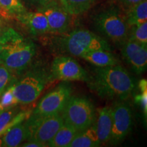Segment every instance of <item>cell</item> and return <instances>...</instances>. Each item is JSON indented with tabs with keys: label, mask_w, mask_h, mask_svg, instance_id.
<instances>
[{
	"label": "cell",
	"mask_w": 147,
	"mask_h": 147,
	"mask_svg": "<svg viewBox=\"0 0 147 147\" xmlns=\"http://www.w3.org/2000/svg\"><path fill=\"white\" fill-rule=\"evenodd\" d=\"M87 82L99 96L107 100H126L136 85L135 79L120 64L95 67Z\"/></svg>",
	"instance_id": "1"
},
{
	"label": "cell",
	"mask_w": 147,
	"mask_h": 147,
	"mask_svg": "<svg viewBox=\"0 0 147 147\" xmlns=\"http://www.w3.org/2000/svg\"><path fill=\"white\" fill-rule=\"evenodd\" d=\"M1 34L5 42L1 54V63L14 76L22 74L30 67L36 54V45L11 27L3 29Z\"/></svg>",
	"instance_id": "2"
},
{
	"label": "cell",
	"mask_w": 147,
	"mask_h": 147,
	"mask_svg": "<svg viewBox=\"0 0 147 147\" xmlns=\"http://www.w3.org/2000/svg\"><path fill=\"white\" fill-rule=\"evenodd\" d=\"M57 47L66 54L80 57L97 50L111 51L109 43L102 37L87 29H76L55 40Z\"/></svg>",
	"instance_id": "3"
},
{
	"label": "cell",
	"mask_w": 147,
	"mask_h": 147,
	"mask_svg": "<svg viewBox=\"0 0 147 147\" xmlns=\"http://www.w3.org/2000/svg\"><path fill=\"white\" fill-rule=\"evenodd\" d=\"M52 78L51 73L40 65H35L24 71L19 80L12 84L18 104H29L36 101Z\"/></svg>",
	"instance_id": "4"
},
{
	"label": "cell",
	"mask_w": 147,
	"mask_h": 147,
	"mask_svg": "<svg viewBox=\"0 0 147 147\" xmlns=\"http://www.w3.org/2000/svg\"><path fill=\"white\" fill-rule=\"evenodd\" d=\"M93 22L97 32L115 43L122 44L128 39L129 27L125 16L117 7L110 6L97 12Z\"/></svg>",
	"instance_id": "5"
},
{
	"label": "cell",
	"mask_w": 147,
	"mask_h": 147,
	"mask_svg": "<svg viewBox=\"0 0 147 147\" xmlns=\"http://www.w3.org/2000/svg\"><path fill=\"white\" fill-rule=\"evenodd\" d=\"M61 115L65 123L81 132L94 123L96 111L93 103L87 97L71 95Z\"/></svg>",
	"instance_id": "6"
},
{
	"label": "cell",
	"mask_w": 147,
	"mask_h": 147,
	"mask_svg": "<svg viewBox=\"0 0 147 147\" xmlns=\"http://www.w3.org/2000/svg\"><path fill=\"white\" fill-rule=\"evenodd\" d=\"M71 93L72 88L69 83L64 82L59 84L42 97L32 116L40 118L61 114L71 96Z\"/></svg>",
	"instance_id": "7"
},
{
	"label": "cell",
	"mask_w": 147,
	"mask_h": 147,
	"mask_svg": "<svg viewBox=\"0 0 147 147\" xmlns=\"http://www.w3.org/2000/svg\"><path fill=\"white\" fill-rule=\"evenodd\" d=\"M25 122L31 133L29 140L38 141L48 146V143L59 129L64 121L61 114H55L40 118L31 115Z\"/></svg>",
	"instance_id": "8"
},
{
	"label": "cell",
	"mask_w": 147,
	"mask_h": 147,
	"mask_svg": "<svg viewBox=\"0 0 147 147\" xmlns=\"http://www.w3.org/2000/svg\"><path fill=\"white\" fill-rule=\"evenodd\" d=\"M113 125L109 142L118 145L131 130L132 112L130 106L123 100H117L112 106Z\"/></svg>",
	"instance_id": "9"
},
{
	"label": "cell",
	"mask_w": 147,
	"mask_h": 147,
	"mask_svg": "<svg viewBox=\"0 0 147 147\" xmlns=\"http://www.w3.org/2000/svg\"><path fill=\"white\" fill-rule=\"evenodd\" d=\"M51 73L53 78L65 82H87L89 76L77 61L63 55L57 57L53 61Z\"/></svg>",
	"instance_id": "10"
},
{
	"label": "cell",
	"mask_w": 147,
	"mask_h": 147,
	"mask_svg": "<svg viewBox=\"0 0 147 147\" xmlns=\"http://www.w3.org/2000/svg\"><path fill=\"white\" fill-rule=\"evenodd\" d=\"M47 17L49 33L53 34H65L70 28L71 15L63 8L59 1L50 3L37 8Z\"/></svg>",
	"instance_id": "11"
},
{
	"label": "cell",
	"mask_w": 147,
	"mask_h": 147,
	"mask_svg": "<svg viewBox=\"0 0 147 147\" xmlns=\"http://www.w3.org/2000/svg\"><path fill=\"white\" fill-rule=\"evenodd\" d=\"M121 45V55L134 72L141 74L147 67V46L127 40Z\"/></svg>",
	"instance_id": "12"
},
{
	"label": "cell",
	"mask_w": 147,
	"mask_h": 147,
	"mask_svg": "<svg viewBox=\"0 0 147 147\" xmlns=\"http://www.w3.org/2000/svg\"><path fill=\"white\" fill-rule=\"evenodd\" d=\"M24 25L31 34L40 35L49 33V27L45 14L40 11L26 12L18 14L15 17Z\"/></svg>",
	"instance_id": "13"
},
{
	"label": "cell",
	"mask_w": 147,
	"mask_h": 147,
	"mask_svg": "<svg viewBox=\"0 0 147 147\" xmlns=\"http://www.w3.org/2000/svg\"><path fill=\"white\" fill-rule=\"evenodd\" d=\"M31 133L25 122L22 121L0 136V146L15 147L30 138Z\"/></svg>",
	"instance_id": "14"
},
{
	"label": "cell",
	"mask_w": 147,
	"mask_h": 147,
	"mask_svg": "<svg viewBox=\"0 0 147 147\" xmlns=\"http://www.w3.org/2000/svg\"><path fill=\"white\" fill-rule=\"evenodd\" d=\"M93 125L101 143L109 142L113 125L112 107L98 108Z\"/></svg>",
	"instance_id": "15"
},
{
	"label": "cell",
	"mask_w": 147,
	"mask_h": 147,
	"mask_svg": "<svg viewBox=\"0 0 147 147\" xmlns=\"http://www.w3.org/2000/svg\"><path fill=\"white\" fill-rule=\"evenodd\" d=\"M28 113L21 112L15 106L0 113V136L12 127L28 118Z\"/></svg>",
	"instance_id": "16"
},
{
	"label": "cell",
	"mask_w": 147,
	"mask_h": 147,
	"mask_svg": "<svg viewBox=\"0 0 147 147\" xmlns=\"http://www.w3.org/2000/svg\"><path fill=\"white\" fill-rule=\"evenodd\" d=\"M80 58L89 62L95 67H107L119 64L118 59L110 51L97 50L82 55Z\"/></svg>",
	"instance_id": "17"
},
{
	"label": "cell",
	"mask_w": 147,
	"mask_h": 147,
	"mask_svg": "<svg viewBox=\"0 0 147 147\" xmlns=\"http://www.w3.org/2000/svg\"><path fill=\"white\" fill-rule=\"evenodd\" d=\"M102 144L99 139L94 125L81 132H78L68 147H96Z\"/></svg>",
	"instance_id": "18"
},
{
	"label": "cell",
	"mask_w": 147,
	"mask_h": 147,
	"mask_svg": "<svg viewBox=\"0 0 147 147\" xmlns=\"http://www.w3.org/2000/svg\"><path fill=\"white\" fill-rule=\"evenodd\" d=\"M78 132L72 127L63 123L57 132L48 143L51 147H68Z\"/></svg>",
	"instance_id": "19"
},
{
	"label": "cell",
	"mask_w": 147,
	"mask_h": 147,
	"mask_svg": "<svg viewBox=\"0 0 147 147\" xmlns=\"http://www.w3.org/2000/svg\"><path fill=\"white\" fill-rule=\"evenodd\" d=\"M125 16L129 27L147 21V0L128 8Z\"/></svg>",
	"instance_id": "20"
},
{
	"label": "cell",
	"mask_w": 147,
	"mask_h": 147,
	"mask_svg": "<svg viewBox=\"0 0 147 147\" xmlns=\"http://www.w3.org/2000/svg\"><path fill=\"white\" fill-rule=\"evenodd\" d=\"M98 0H59L60 4L71 16L85 13Z\"/></svg>",
	"instance_id": "21"
},
{
	"label": "cell",
	"mask_w": 147,
	"mask_h": 147,
	"mask_svg": "<svg viewBox=\"0 0 147 147\" xmlns=\"http://www.w3.org/2000/svg\"><path fill=\"white\" fill-rule=\"evenodd\" d=\"M26 11L21 0H0V15L3 18L16 17Z\"/></svg>",
	"instance_id": "22"
},
{
	"label": "cell",
	"mask_w": 147,
	"mask_h": 147,
	"mask_svg": "<svg viewBox=\"0 0 147 147\" xmlns=\"http://www.w3.org/2000/svg\"><path fill=\"white\" fill-rule=\"evenodd\" d=\"M128 40L147 46V21L130 27Z\"/></svg>",
	"instance_id": "23"
},
{
	"label": "cell",
	"mask_w": 147,
	"mask_h": 147,
	"mask_svg": "<svg viewBox=\"0 0 147 147\" xmlns=\"http://www.w3.org/2000/svg\"><path fill=\"white\" fill-rule=\"evenodd\" d=\"M15 81L14 75L12 71L3 64H0V95L8 87L12 86Z\"/></svg>",
	"instance_id": "24"
},
{
	"label": "cell",
	"mask_w": 147,
	"mask_h": 147,
	"mask_svg": "<svg viewBox=\"0 0 147 147\" xmlns=\"http://www.w3.org/2000/svg\"><path fill=\"white\" fill-rule=\"evenodd\" d=\"M18 103L14 95L12 85L0 95V113L3 110L17 106Z\"/></svg>",
	"instance_id": "25"
},
{
	"label": "cell",
	"mask_w": 147,
	"mask_h": 147,
	"mask_svg": "<svg viewBox=\"0 0 147 147\" xmlns=\"http://www.w3.org/2000/svg\"><path fill=\"white\" fill-rule=\"evenodd\" d=\"M140 93L136 95L135 101L142 108L144 117L146 118L147 114V89L140 90Z\"/></svg>",
	"instance_id": "26"
},
{
	"label": "cell",
	"mask_w": 147,
	"mask_h": 147,
	"mask_svg": "<svg viewBox=\"0 0 147 147\" xmlns=\"http://www.w3.org/2000/svg\"><path fill=\"white\" fill-rule=\"evenodd\" d=\"M32 4L36 5L37 8L50 4V3L59 2V0H27Z\"/></svg>",
	"instance_id": "27"
},
{
	"label": "cell",
	"mask_w": 147,
	"mask_h": 147,
	"mask_svg": "<svg viewBox=\"0 0 147 147\" xmlns=\"http://www.w3.org/2000/svg\"><path fill=\"white\" fill-rule=\"evenodd\" d=\"M20 146L23 147H45L47 146L45 144H42L41 142H38V141L33 140H28L26 142H24L20 145Z\"/></svg>",
	"instance_id": "28"
},
{
	"label": "cell",
	"mask_w": 147,
	"mask_h": 147,
	"mask_svg": "<svg viewBox=\"0 0 147 147\" xmlns=\"http://www.w3.org/2000/svg\"><path fill=\"white\" fill-rule=\"evenodd\" d=\"M143 0H119V1L124 5L125 7H126L127 8H129V7L132 6V5L137 4L141 1H142Z\"/></svg>",
	"instance_id": "29"
},
{
	"label": "cell",
	"mask_w": 147,
	"mask_h": 147,
	"mask_svg": "<svg viewBox=\"0 0 147 147\" xmlns=\"http://www.w3.org/2000/svg\"><path fill=\"white\" fill-rule=\"evenodd\" d=\"M5 42V40L4 38H3L2 34H1L0 36V64H1V51H2V49L3 47V45H4Z\"/></svg>",
	"instance_id": "30"
},
{
	"label": "cell",
	"mask_w": 147,
	"mask_h": 147,
	"mask_svg": "<svg viewBox=\"0 0 147 147\" xmlns=\"http://www.w3.org/2000/svg\"><path fill=\"white\" fill-rule=\"evenodd\" d=\"M3 29H4V27H3V23H0V36H1V34L3 32Z\"/></svg>",
	"instance_id": "31"
},
{
	"label": "cell",
	"mask_w": 147,
	"mask_h": 147,
	"mask_svg": "<svg viewBox=\"0 0 147 147\" xmlns=\"http://www.w3.org/2000/svg\"><path fill=\"white\" fill-rule=\"evenodd\" d=\"M0 23H3V20H2V16L0 15Z\"/></svg>",
	"instance_id": "32"
}]
</instances>
